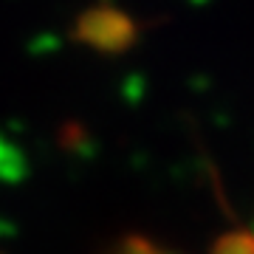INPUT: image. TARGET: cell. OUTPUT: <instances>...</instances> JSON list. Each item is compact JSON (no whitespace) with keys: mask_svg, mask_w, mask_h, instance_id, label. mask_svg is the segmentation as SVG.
Listing matches in <instances>:
<instances>
[{"mask_svg":"<svg viewBox=\"0 0 254 254\" xmlns=\"http://www.w3.org/2000/svg\"><path fill=\"white\" fill-rule=\"evenodd\" d=\"M110 254H173V252H167V249H161L158 243H153L141 235H127L110 249Z\"/></svg>","mask_w":254,"mask_h":254,"instance_id":"6da1fadb","label":"cell"},{"mask_svg":"<svg viewBox=\"0 0 254 254\" xmlns=\"http://www.w3.org/2000/svg\"><path fill=\"white\" fill-rule=\"evenodd\" d=\"M212 254H254V237L252 235H226L220 237Z\"/></svg>","mask_w":254,"mask_h":254,"instance_id":"7a4b0ae2","label":"cell"}]
</instances>
